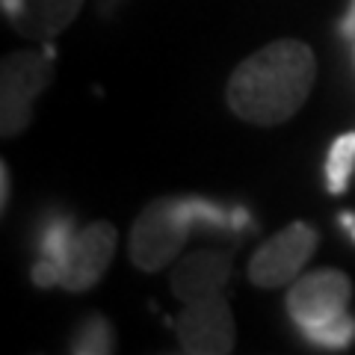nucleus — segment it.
I'll return each mask as SVG.
<instances>
[{
	"instance_id": "nucleus-1",
	"label": "nucleus",
	"mask_w": 355,
	"mask_h": 355,
	"mask_svg": "<svg viewBox=\"0 0 355 355\" xmlns=\"http://www.w3.org/2000/svg\"><path fill=\"white\" fill-rule=\"evenodd\" d=\"M317 80V57L305 42L279 39L246 57L228 77V107L249 125L272 128L299 113Z\"/></svg>"
},
{
	"instance_id": "nucleus-2",
	"label": "nucleus",
	"mask_w": 355,
	"mask_h": 355,
	"mask_svg": "<svg viewBox=\"0 0 355 355\" xmlns=\"http://www.w3.org/2000/svg\"><path fill=\"white\" fill-rule=\"evenodd\" d=\"M196 225L190 198H157L130 228V261L142 272H160L175 261L178 249Z\"/></svg>"
},
{
	"instance_id": "nucleus-3",
	"label": "nucleus",
	"mask_w": 355,
	"mask_h": 355,
	"mask_svg": "<svg viewBox=\"0 0 355 355\" xmlns=\"http://www.w3.org/2000/svg\"><path fill=\"white\" fill-rule=\"evenodd\" d=\"M53 77V57L51 53L18 51L9 53L3 60V71H0V130L6 139L18 137L30 121L36 98L44 92V86Z\"/></svg>"
},
{
	"instance_id": "nucleus-4",
	"label": "nucleus",
	"mask_w": 355,
	"mask_h": 355,
	"mask_svg": "<svg viewBox=\"0 0 355 355\" xmlns=\"http://www.w3.org/2000/svg\"><path fill=\"white\" fill-rule=\"evenodd\" d=\"M317 243L320 234L308 222H291L249 258V282L261 291H275L296 282L302 266L317 252Z\"/></svg>"
},
{
	"instance_id": "nucleus-5",
	"label": "nucleus",
	"mask_w": 355,
	"mask_h": 355,
	"mask_svg": "<svg viewBox=\"0 0 355 355\" xmlns=\"http://www.w3.org/2000/svg\"><path fill=\"white\" fill-rule=\"evenodd\" d=\"M352 299V282L340 270H314L296 279L287 293V314L299 326V331L326 326L347 314Z\"/></svg>"
},
{
	"instance_id": "nucleus-6",
	"label": "nucleus",
	"mask_w": 355,
	"mask_h": 355,
	"mask_svg": "<svg viewBox=\"0 0 355 355\" xmlns=\"http://www.w3.org/2000/svg\"><path fill=\"white\" fill-rule=\"evenodd\" d=\"M178 343L190 355H225L234 349V314L222 293H210L196 302H187L178 317Z\"/></svg>"
},
{
	"instance_id": "nucleus-7",
	"label": "nucleus",
	"mask_w": 355,
	"mask_h": 355,
	"mask_svg": "<svg viewBox=\"0 0 355 355\" xmlns=\"http://www.w3.org/2000/svg\"><path fill=\"white\" fill-rule=\"evenodd\" d=\"M116 240L119 234L113 222H92V225L74 231V240L62 261V291L80 293L101 282V275L107 272L116 254Z\"/></svg>"
},
{
	"instance_id": "nucleus-8",
	"label": "nucleus",
	"mask_w": 355,
	"mask_h": 355,
	"mask_svg": "<svg viewBox=\"0 0 355 355\" xmlns=\"http://www.w3.org/2000/svg\"><path fill=\"white\" fill-rule=\"evenodd\" d=\"M83 0H3V12L21 36L51 39L80 12Z\"/></svg>"
},
{
	"instance_id": "nucleus-9",
	"label": "nucleus",
	"mask_w": 355,
	"mask_h": 355,
	"mask_svg": "<svg viewBox=\"0 0 355 355\" xmlns=\"http://www.w3.org/2000/svg\"><path fill=\"white\" fill-rule=\"evenodd\" d=\"M231 275V258L222 252H196L175 266L172 293L181 302H196L210 293H219Z\"/></svg>"
},
{
	"instance_id": "nucleus-10",
	"label": "nucleus",
	"mask_w": 355,
	"mask_h": 355,
	"mask_svg": "<svg viewBox=\"0 0 355 355\" xmlns=\"http://www.w3.org/2000/svg\"><path fill=\"white\" fill-rule=\"evenodd\" d=\"M116 349L113 326L101 314H89L80 320V326L71 335V352L77 355H107Z\"/></svg>"
},
{
	"instance_id": "nucleus-11",
	"label": "nucleus",
	"mask_w": 355,
	"mask_h": 355,
	"mask_svg": "<svg viewBox=\"0 0 355 355\" xmlns=\"http://www.w3.org/2000/svg\"><path fill=\"white\" fill-rule=\"evenodd\" d=\"M355 169V133H343L331 142L329 157H326V187L329 193H347L349 178Z\"/></svg>"
},
{
	"instance_id": "nucleus-12",
	"label": "nucleus",
	"mask_w": 355,
	"mask_h": 355,
	"mask_svg": "<svg viewBox=\"0 0 355 355\" xmlns=\"http://www.w3.org/2000/svg\"><path fill=\"white\" fill-rule=\"evenodd\" d=\"M308 343L314 347H323V349H347L349 343L355 340V317L343 314L338 320H331L326 326H317V329H308L302 331Z\"/></svg>"
},
{
	"instance_id": "nucleus-13",
	"label": "nucleus",
	"mask_w": 355,
	"mask_h": 355,
	"mask_svg": "<svg viewBox=\"0 0 355 355\" xmlns=\"http://www.w3.org/2000/svg\"><path fill=\"white\" fill-rule=\"evenodd\" d=\"M74 240V228L69 219H53L48 228L39 234V249H42V258H51L62 266L65 261V252H69Z\"/></svg>"
},
{
	"instance_id": "nucleus-14",
	"label": "nucleus",
	"mask_w": 355,
	"mask_h": 355,
	"mask_svg": "<svg viewBox=\"0 0 355 355\" xmlns=\"http://www.w3.org/2000/svg\"><path fill=\"white\" fill-rule=\"evenodd\" d=\"M190 207H193V219L202 222L205 228H214V231L231 228V210L219 207L216 202H207V198H190Z\"/></svg>"
},
{
	"instance_id": "nucleus-15",
	"label": "nucleus",
	"mask_w": 355,
	"mask_h": 355,
	"mask_svg": "<svg viewBox=\"0 0 355 355\" xmlns=\"http://www.w3.org/2000/svg\"><path fill=\"white\" fill-rule=\"evenodd\" d=\"M60 279H62V266L57 261L39 258L36 266H33V284L36 287H53V284H60Z\"/></svg>"
},
{
	"instance_id": "nucleus-16",
	"label": "nucleus",
	"mask_w": 355,
	"mask_h": 355,
	"mask_svg": "<svg viewBox=\"0 0 355 355\" xmlns=\"http://www.w3.org/2000/svg\"><path fill=\"white\" fill-rule=\"evenodd\" d=\"M231 228H234V231L252 228V216H249L246 207H234V210H231Z\"/></svg>"
},
{
	"instance_id": "nucleus-17",
	"label": "nucleus",
	"mask_w": 355,
	"mask_h": 355,
	"mask_svg": "<svg viewBox=\"0 0 355 355\" xmlns=\"http://www.w3.org/2000/svg\"><path fill=\"white\" fill-rule=\"evenodd\" d=\"M340 30H343V36H355V0L349 3V12H347V18H343Z\"/></svg>"
},
{
	"instance_id": "nucleus-18",
	"label": "nucleus",
	"mask_w": 355,
	"mask_h": 355,
	"mask_svg": "<svg viewBox=\"0 0 355 355\" xmlns=\"http://www.w3.org/2000/svg\"><path fill=\"white\" fill-rule=\"evenodd\" d=\"M0 178H3V196H0V207H6V202H9V169L6 166H0Z\"/></svg>"
},
{
	"instance_id": "nucleus-19",
	"label": "nucleus",
	"mask_w": 355,
	"mask_h": 355,
	"mask_svg": "<svg viewBox=\"0 0 355 355\" xmlns=\"http://www.w3.org/2000/svg\"><path fill=\"white\" fill-rule=\"evenodd\" d=\"M340 225H343V231H349L355 240V214H340Z\"/></svg>"
}]
</instances>
